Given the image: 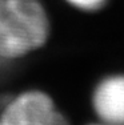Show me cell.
<instances>
[{
	"mask_svg": "<svg viewBox=\"0 0 124 125\" xmlns=\"http://www.w3.org/2000/svg\"><path fill=\"white\" fill-rule=\"evenodd\" d=\"M45 0H0V60L11 65L43 52L54 37Z\"/></svg>",
	"mask_w": 124,
	"mask_h": 125,
	"instance_id": "obj_1",
	"label": "cell"
},
{
	"mask_svg": "<svg viewBox=\"0 0 124 125\" xmlns=\"http://www.w3.org/2000/svg\"><path fill=\"white\" fill-rule=\"evenodd\" d=\"M92 118L111 125H124V69H110L92 81L88 91Z\"/></svg>",
	"mask_w": 124,
	"mask_h": 125,
	"instance_id": "obj_3",
	"label": "cell"
},
{
	"mask_svg": "<svg viewBox=\"0 0 124 125\" xmlns=\"http://www.w3.org/2000/svg\"><path fill=\"white\" fill-rule=\"evenodd\" d=\"M0 125H73L57 99L45 88L24 87L0 101Z\"/></svg>",
	"mask_w": 124,
	"mask_h": 125,
	"instance_id": "obj_2",
	"label": "cell"
},
{
	"mask_svg": "<svg viewBox=\"0 0 124 125\" xmlns=\"http://www.w3.org/2000/svg\"><path fill=\"white\" fill-rule=\"evenodd\" d=\"M80 125H111V124H107V123H103V121H99V120H95V118L90 117V120L84 121L83 124Z\"/></svg>",
	"mask_w": 124,
	"mask_h": 125,
	"instance_id": "obj_5",
	"label": "cell"
},
{
	"mask_svg": "<svg viewBox=\"0 0 124 125\" xmlns=\"http://www.w3.org/2000/svg\"><path fill=\"white\" fill-rule=\"evenodd\" d=\"M68 10L76 13L93 16L104 12L113 0H60Z\"/></svg>",
	"mask_w": 124,
	"mask_h": 125,
	"instance_id": "obj_4",
	"label": "cell"
}]
</instances>
